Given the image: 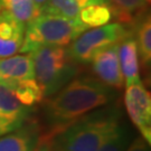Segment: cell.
<instances>
[{"instance_id":"obj_18","label":"cell","mask_w":151,"mask_h":151,"mask_svg":"<svg viewBox=\"0 0 151 151\" xmlns=\"http://www.w3.org/2000/svg\"><path fill=\"white\" fill-rule=\"evenodd\" d=\"M14 94L22 104L32 108L36 103H39L42 100H44L43 92L36 78H32L22 83L14 91Z\"/></svg>"},{"instance_id":"obj_15","label":"cell","mask_w":151,"mask_h":151,"mask_svg":"<svg viewBox=\"0 0 151 151\" xmlns=\"http://www.w3.org/2000/svg\"><path fill=\"white\" fill-rule=\"evenodd\" d=\"M1 10L9 12L25 25L40 14L32 0H0Z\"/></svg>"},{"instance_id":"obj_3","label":"cell","mask_w":151,"mask_h":151,"mask_svg":"<svg viewBox=\"0 0 151 151\" xmlns=\"http://www.w3.org/2000/svg\"><path fill=\"white\" fill-rule=\"evenodd\" d=\"M90 29L78 19L39 14L26 25L19 53L28 54L43 46H68L82 32Z\"/></svg>"},{"instance_id":"obj_2","label":"cell","mask_w":151,"mask_h":151,"mask_svg":"<svg viewBox=\"0 0 151 151\" xmlns=\"http://www.w3.org/2000/svg\"><path fill=\"white\" fill-rule=\"evenodd\" d=\"M122 110L116 103L82 115L50 135V151H99L120 128Z\"/></svg>"},{"instance_id":"obj_1","label":"cell","mask_w":151,"mask_h":151,"mask_svg":"<svg viewBox=\"0 0 151 151\" xmlns=\"http://www.w3.org/2000/svg\"><path fill=\"white\" fill-rule=\"evenodd\" d=\"M118 90L104 84L96 77L82 75L74 77L66 85L46 99L44 118L53 134L82 115L112 103Z\"/></svg>"},{"instance_id":"obj_13","label":"cell","mask_w":151,"mask_h":151,"mask_svg":"<svg viewBox=\"0 0 151 151\" xmlns=\"http://www.w3.org/2000/svg\"><path fill=\"white\" fill-rule=\"evenodd\" d=\"M91 5H106V2L105 0H47L40 9V14L75 19L78 18L82 9Z\"/></svg>"},{"instance_id":"obj_11","label":"cell","mask_w":151,"mask_h":151,"mask_svg":"<svg viewBox=\"0 0 151 151\" xmlns=\"http://www.w3.org/2000/svg\"><path fill=\"white\" fill-rule=\"evenodd\" d=\"M39 139V128L29 119L19 129L0 137V151H36Z\"/></svg>"},{"instance_id":"obj_20","label":"cell","mask_w":151,"mask_h":151,"mask_svg":"<svg viewBox=\"0 0 151 151\" xmlns=\"http://www.w3.org/2000/svg\"><path fill=\"white\" fill-rule=\"evenodd\" d=\"M125 151H150V145H148L142 137H137L130 142Z\"/></svg>"},{"instance_id":"obj_10","label":"cell","mask_w":151,"mask_h":151,"mask_svg":"<svg viewBox=\"0 0 151 151\" xmlns=\"http://www.w3.org/2000/svg\"><path fill=\"white\" fill-rule=\"evenodd\" d=\"M26 25L7 11H0V58L20 52Z\"/></svg>"},{"instance_id":"obj_12","label":"cell","mask_w":151,"mask_h":151,"mask_svg":"<svg viewBox=\"0 0 151 151\" xmlns=\"http://www.w3.org/2000/svg\"><path fill=\"white\" fill-rule=\"evenodd\" d=\"M118 52H119L120 66L124 78V86L141 80L140 60L132 32H130L127 37L120 42Z\"/></svg>"},{"instance_id":"obj_21","label":"cell","mask_w":151,"mask_h":151,"mask_svg":"<svg viewBox=\"0 0 151 151\" xmlns=\"http://www.w3.org/2000/svg\"><path fill=\"white\" fill-rule=\"evenodd\" d=\"M36 151H50V147H49V141L47 137H44L43 139H39V142L37 145Z\"/></svg>"},{"instance_id":"obj_5","label":"cell","mask_w":151,"mask_h":151,"mask_svg":"<svg viewBox=\"0 0 151 151\" xmlns=\"http://www.w3.org/2000/svg\"><path fill=\"white\" fill-rule=\"evenodd\" d=\"M130 32L125 24L119 22L90 28L67 46V52L75 63L87 65L97 52L110 45L120 43Z\"/></svg>"},{"instance_id":"obj_14","label":"cell","mask_w":151,"mask_h":151,"mask_svg":"<svg viewBox=\"0 0 151 151\" xmlns=\"http://www.w3.org/2000/svg\"><path fill=\"white\" fill-rule=\"evenodd\" d=\"M139 55V60L143 68H150L151 64V20L150 15H145L135 27V35H133Z\"/></svg>"},{"instance_id":"obj_6","label":"cell","mask_w":151,"mask_h":151,"mask_svg":"<svg viewBox=\"0 0 151 151\" xmlns=\"http://www.w3.org/2000/svg\"><path fill=\"white\" fill-rule=\"evenodd\" d=\"M124 105L140 137L151 145V95L141 80L125 85Z\"/></svg>"},{"instance_id":"obj_16","label":"cell","mask_w":151,"mask_h":151,"mask_svg":"<svg viewBox=\"0 0 151 151\" xmlns=\"http://www.w3.org/2000/svg\"><path fill=\"white\" fill-rule=\"evenodd\" d=\"M112 11V16L119 19V22H129L132 16L145 9L149 0H105Z\"/></svg>"},{"instance_id":"obj_4","label":"cell","mask_w":151,"mask_h":151,"mask_svg":"<svg viewBox=\"0 0 151 151\" xmlns=\"http://www.w3.org/2000/svg\"><path fill=\"white\" fill-rule=\"evenodd\" d=\"M28 54L34 62L35 78L44 99L55 94L78 73L80 65L70 58L67 46H43Z\"/></svg>"},{"instance_id":"obj_17","label":"cell","mask_w":151,"mask_h":151,"mask_svg":"<svg viewBox=\"0 0 151 151\" xmlns=\"http://www.w3.org/2000/svg\"><path fill=\"white\" fill-rule=\"evenodd\" d=\"M112 11L106 5H91L82 9L78 19L88 28L109 24L112 19Z\"/></svg>"},{"instance_id":"obj_9","label":"cell","mask_w":151,"mask_h":151,"mask_svg":"<svg viewBox=\"0 0 151 151\" xmlns=\"http://www.w3.org/2000/svg\"><path fill=\"white\" fill-rule=\"evenodd\" d=\"M35 78L30 54L12 55L0 58V85L14 92L22 83Z\"/></svg>"},{"instance_id":"obj_22","label":"cell","mask_w":151,"mask_h":151,"mask_svg":"<svg viewBox=\"0 0 151 151\" xmlns=\"http://www.w3.org/2000/svg\"><path fill=\"white\" fill-rule=\"evenodd\" d=\"M32 1H34V4H35V6L37 7V9L39 11L43 8V6L47 2V0H32Z\"/></svg>"},{"instance_id":"obj_19","label":"cell","mask_w":151,"mask_h":151,"mask_svg":"<svg viewBox=\"0 0 151 151\" xmlns=\"http://www.w3.org/2000/svg\"><path fill=\"white\" fill-rule=\"evenodd\" d=\"M131 142V133L127 125L121 124L120 128L109 139L99 151H125Z\"/></svg>"},{"instance_id":"obj_8","label":"cell","mask_w":151,"mask_h":151,"mask_svg":"<svg viewBox=\"0 0 151 151\" xmlns=\"http://www.w3.org/2000/svg\"><path fill=\"white\" fill-rule=\"evenodd\" d=\"M30 114L32 106L22 104L14 92L0 85V137L19 129Z\"/></svg>"},{"instance_id":"obj_7","label":"cell","mask_w":151,"mask_h":151,"mask_svg":"<svg viewBox=\"0 0 151 151\" xmlns=\"http://www.w3.org/2000/svg\"><path fill=\"white\" fill-rule=\"evenodd\" d=\"M119 43L110 45L94 55L91 63L93 73L104 84L121 90L124 86V78L119 60Z\"/></svg>"}]
</instances>
